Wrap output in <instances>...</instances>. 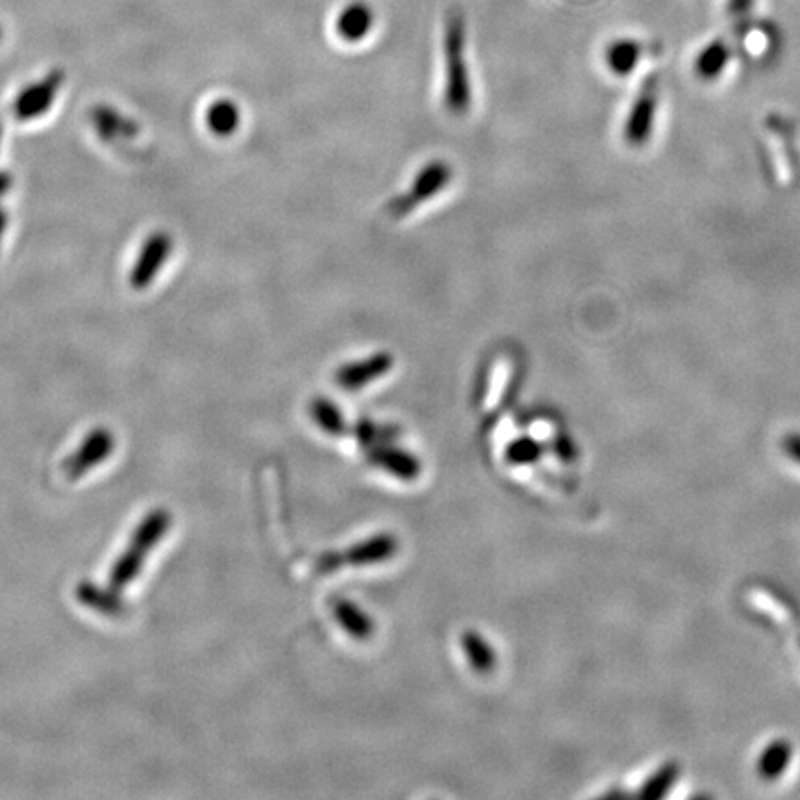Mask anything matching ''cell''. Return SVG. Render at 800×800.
<instances>
[{
	"label": "cell",
	"instance_id": "6da1fadb",
	"mask_svg": "<svg viewBox=\"0 0 800 800\" xmlns=\"http://www.w3.org/2000/svg\"><path fill=\"white\" fill-rule=\"evenodd\" d=\"M467 32L465 20L460 12L450 13L445 25V108L452 115H465L470 112L473 95H471L470 67L465 57Z\"/></svg>",
	"mask_w": 800,
	"mask_h": 800
},
{
	"label": "cell",
	"instance_id": "7a4b0ae2",
	"mask_svg": "<svg viewBox=\"0 0 800 800\" xmlns=\"http://www.w3.org/2000/svg\"><path fill=\"white\" fill-rule=\"evenodd\" d=\"M171 525V515L165 510H157L145 517L143 523L138 526L125 554L113 565L110 575V588L121 591L130 584L139 571L143 567L145 557L149 554L152 547L163 538Z\"/></svg>",
	"mask_w": 800,
	"mask_h": 800
},
{
	"label": "cell",
	"instance_id": "3957f363",
	"mask_svg": "<svg viewBox=\"0 0 800 800\" xmlns=\"http://www.w3.org/2000/svg\"><path fill=\"white\" fill-rule=\"evenodd\" d=\"M452 180V167L443 160H434L415 175L407 191L389 200V217L404 220L413 212H417L425 202L436 199Z\"/></svg>",
	"mask_w": 800,
	"mask_h": 800
},
{
	"label": "cell",
	"instance_id": "277c9868",
	"mask_svg": "<svg viewBox=\"0 0 800 800\" xmlns=\"http://www.w3.org/2000/svg\"><path fill=\"white\" fill-rule=\"evenodd\" d=\"M171 252H173V239L167 232L150 234L149 238L145 239L138 260L132 267L130 278H128L130 288L138 289V291L149 288L165 262L170 260Z\"/></svg>",
	"mask_w": 800,
	"mask_h": 800
},
{
	"label": "cell",
	"instance_id": "5b68a950",
	"mask_svg": "<svg viewBox=\"0 0 800 800\" xmlns=\"http://www.w3.org/2000/svg\"><path fill=\"white\" fill-rule=\"evenodd\" d=\"M658 112V82L649 78L634 99L625 125V138L634 147L647 143L654 128Z\"/></svg>",
	"mask_w": 800,
	"mask_h": 800
},
{
	"label": "cell",
	"instance_id": "8992f818",
	"mask_svg": "<svg viewBox=\"0 0 800 800\" xmlns=\"http://www.w3.org/2000/svg\"><path fill=\"white\" fill-rule=\"evenodd\" d=\"M62 73H50L43 80L32 84L21 91L20 97L13 102V115L17 121H34L49 112L52 102L57 99L58 91L62 88Z\"/></svg>",
	"mask_w": 800,
	"mask_h": 800
},
{
	"label": "cell",
	"instance_id": "52a82bcc",
	"mask_svg": "<svg viewBox=\"0 0 800 800\" xmlns=\"http://www.w3.org/2000/svg\"><path fill=\"white\" fill-rule=\"evenodd\" d=\"M113 443L115 441H113L112 432H108L107 428H97L91 432L88 438L84 439L80 449L76 450L73 457L67 458V462L63 465L65 476L70 480H76L84 473L93 470L95 465H99L102 460H107L112 454Z\"/></svg>",
	"mask_w": 800,
	"mask_h": 800
},
{
	"label": "cell",
	"instance_id": "ba28073f",
	"mask_svg": "<svg viewBox=\"0 0 800 800\" xmlns=\"http://www.w3.org/2000/svg\"><path fill=\"white\" fill-rule=\"evenodd\" d=\"M391 365H393V358L389 352H376L358 362L347 363L338 371V382L343 384V388H362L363 384L386 375L391 370Z\"/></svg>",
	"mask_w": 800,
	"mask_h": 800
},
{
	"label": "cell",
	"instance_id": "9c48e42d",
	"mask_svg": "<svg viewBox=\"0 0 800 800\" xmlns=\"http://www.w3.org/2000/svg\"><path fill=\"white\" fill-rule=\"evenodd\" d=\"M375 25V13L365 2H352L339 12L336 20V32L338 36L349 43H357L370 36Z\"/></svg>",
	"mask_w": 800,
	"mask_h": 800
},
{
	"label": "cell",
	"instance_id": "30bf717a",
	"mask_svg": "<svg viewBox=\"0 0 800 800\" xmlns=\"http://www.w3.org/2000/svg\"><path fill=\"white\" fill-rule=\"evenodd\" d=\"M241 123L239 107L230 99L213 100L207 110V125L217 138H230Z\"/></svg>",
	"mask_w": 800,
	"mask_h": 800
},
{
	"label": "cell",
	"instance_id": "8fae6325",
	"mask_svg": "<svg viewBox=\"0 0 800 800\" xmlns=\"http://www.w3.org/2000/svg\"><path fill=\"white\" fill-rule=\"evenodd\" d=\"M728 60H730L728 45L725 41H713L700 50L699 57L695 60V73L702 80H715L725 71Z\"/></svg>",
	"mask_w": 800,
	"mask_h": 800
},
{
	"label": "cell",
	"instance_id": "7c38bea8",
	"mask_svg": "<svg viewBox=\"0 0 800 800\" xmlns=\"http://www.w3.org/2000/svg\"><path fill=\"white\" fill-rule=\"evenodd\" d=\"M608 67L617 76H628L641 58V45L634 39H617L607 49Z\"/></svg>",
	"mask_w": 800,
	"mask_h": 800
},
{
	"label": "cell",
	"instance_id": "4fadbf2b",
	"mask_svg": "<svg viewBox=\"0 0 800 800\" xmlns=\"http://www.w3.org/2000/svg\"><path fill=\"white\" fill-rule=\"evenodd\" d=\"M78 599L104 615H120L125 612V604L117 595L100 591L93 584H80L78 586Z\"/></svg>",
	"mask_w": 800,
	"mask_h": 800
},
{
	"label": "cell",
	"instance_id": "5bb4252c",
	"mask_svg": "<svg viewBox=\"0 0 800 800\" xmlns=\"http://www.w3.org/2000/svg\"><path fill=\"white\" fill-rule=\"evenodd\" d=\"M93 123L97 130L100 132V136L107 139L134 136V132H136V126L132 125L130 121H126L121 113L115 112L112 108H97L93 112Z\"/></svg>",
	"mask_w": 800,
	"mask_h": 800
},
{
	"label": "cell",
	"instance_id": "9a60e30c",
	"mask_svg": "<svg viewBox=\"0 0 800 800\" xmlns=\"http://www.w3.org/2000/svg\"><path fill=\"white\" fill-rule=\"evenodd\" d=\"M789 760H791V745L784 739H778L763 752L762 760H760V773L763 778H776L788 767Z\"/></svg>",
	"mask_w": 800,
	"mask_h": 800
},
{
	"label": "cell",
	"instance_id": "2e32d148",
	"mask_svg": "<svg viewBox=\"0 0 800 800\" xmlns=\"http://www.w3.org/2000/svg\"><path fill=\"white\" fill-rule=\"evenodd\" d=\"M676 776H678V767H676L675 763L663 765L662 770L658 771L657 775L650 776L639 795H641L643 799H658V797H662V795L667 793V789L673 786V782L676 780Z\"/></svg>",
	"mask_w": 800,
	"mask_h": 800
},
{
	"label": "cell",
	"instance_id": "e0dca14e",
	"mask_svg": "<svg viewBox=\"0 0 800 800\" xmlns=\"http://www.w3.org/2000/svg\"><path fill=\"white\" fill-rule=\"evenodd\" d=\"M754 0H728V8L734 15H743L745 12H749Z\"/></svg>",
	"mask_w": 800,
	"mask_h": 800
},
{
	"label": "cell",
	"instance_id": "ac0fdd59",
	"mask_svg": "<svg viewBox=\"0 0 800 800\" xmlns=\"http://www.w3.org/2000/svg\"><path fill=\"white\" fill-rule=\"evenodd\" d=\"M786 449H788L789 454L797 460V462H800V436L799 434H793V436H789L788 439H786Z\"/></svg>",
	"mask_w": 800,
	"mask_h": 800
},
{
	"label": "cell",
	"instance_id": "d6986e66",
	"mask_svg": "<svg viewBox=\"0 0 800 800\" xmlns=\"http://www.w3.org/2000/svg\"><path fill=\"white\" fill-rule=\"evenodd\" d=\"M12 176L8 175V173H2L0 171V197H4V195L10 191V188H12Z\"/></svg>",
	"mask_w": 800,
	"mask_h": 800
},
{
	"label": "cell",
	"instance_id": "ffe728a7",
	"mask_svg": "<svg viewBox=\"0 0 800 800\" xmlns=\"http://www.w3.org/2000/svg\"><path fill=\"white\" fill-rule=\"evenodd\" d=\"M7 225H8V215L2 208H0V243H2V236H4V232H7Z\"/></svg>",
	"mask_w": 800,
	"mask_h": 800
},
{
	"label": "cell",
	"instance_id": "44dd1931",
	"mask_svg": "<svg viewBox=\"0 0 800 800\" xmlns=\"http://www.w3.org/2000/svg\"><path fill=\"white\" fill-rule=\"evenodd\" d=\"M0 141H2V126H0Z\"/></svg>",
	"mask_w": 800,
	"mask_h": 800
}]
</instances>
